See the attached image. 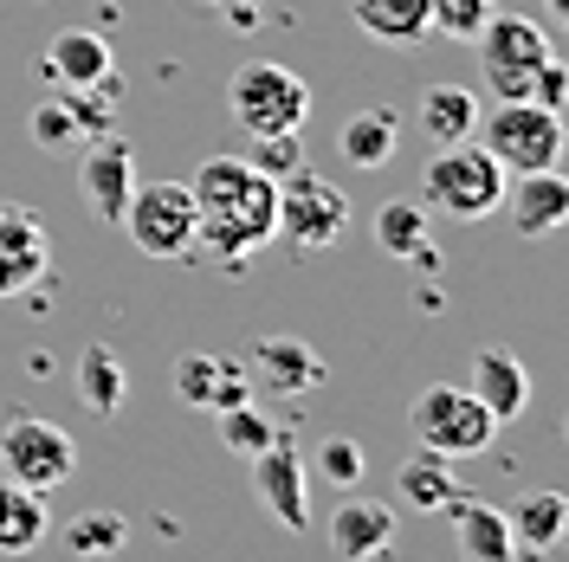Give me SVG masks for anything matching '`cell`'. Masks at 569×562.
<instances>
[{"instance_id":"cell-1","label":"cell","mask_w":569,"mask_h":562,"mask_svg":"<svg viewBox=\"0 0 569 562\" xmlns=\"http://www.w3.org/2000/svg\"><path fill=\"white\" fill-rule=\"evenodd\" d=\"M188 194H194V252L208 259L233 265L266 247L279 227V181L259 175L247 155H208L188 181Z\"/></svg>"},{"instance_id":"cell-2","label":"cell","mask_w":569,"mask_h":562,"mask_svg":"<svg viewBox=\"0 0 569 562\" xmlns=\"http://www.w3.org/2000/svg\"><path fill=\"white\" fill-rule=\"evenodd\" d=\"M505 169L492 162V149L486 142H440V155L427 162L421 175V208L427 213H447V220H486V213H498V201H505Z\"/></svg>"},{"instance_id":"cell-3","label":"cell","mask_w":569,"mask_h":562,"mask_svg":"<svg viewBox=\"0 0 569 562\" xmlns=\"http://www.w3.org/2000/svg\"><path fill=\"white\" fill-rule=\"evenodd\" d=\"M472 137L492 149L505 175H531V169H557L563 162V110L531 104V98H498V110H479Z\"/></svg>"},{"instance_id":"cell-4","label":"cell","mask_w":569,"mask_h":562,"mask_svg":"<svg viewBox=\"0 0 569 562\" xmlns=\"http://www.w3.org/2000/svg\"><path fill=\"white\" fill-rule=\"evenodd\" d=\"M227 110L247 137H272V130H305L311 117V84L279 59H247L227 78Z\"/></svg>"},{"instance_id":"cell-5","label":"cell","mask_w":569,"mask_h":562,"mask_svg":"<svg viewBox=\"0 0 569 562\" xmlns=\"http://www.w3.org/2000/svg\"><path fill=\"white\" fill-rule=\"evenodd\" d=\"M408 426H415V446H433V453H447V459L486 453L492 433H498V421L486 414V401H479L466 382L421 388L415 408H408Z\"/></svg>"},{"instance_id":"cell-6","label":"cell","mask_w":569,"mask_h":562,"mask_svg":"<svg viewBox=\"0 0 569 562\" xmlns=\"http://www.w3.org/2000/svg\"><path fill=\"white\" fill-rule=\"evenodd\" d=\"M472 46H479V71H486L492 98H531L537 66L557 52V39L543 33L531 13H486Z\"/></svg>"},{"instance_id":"cell-7","label":"cell","mask_w":569,"mask_h":562,"mask_svg":"<svg viewBox=\"0 0 569 562\" xmlns=\"http://www.w3.org/2000/svg\"><path fill=\"white\" fill-rule=\"evenodd\" d=\"M343 227H350V194L337 188V181L311 175V169H291L279 181V233L291 252H323L343 240Z\"/></svg>"},{"instance_id":"cell-8","label":"cell","mask_w":569,"mask_h":562,"mask_svg":"<svg viewBox=\"0 0 569 562\" xmlns=\"http://www.w3.org/2000/svg\"><path fill=\"white\" fill-rule=\"evenodd\" d=\"M123 233H130V247L142 259H188L194 252V194H188V181H149L137 194L123 201V220H117Z\"/></svg>"},{"instance_id":"cell-9","label":"cell","mask_w":569,"mask_h":562,"mask_svg":"<svg viewBox=\"0 0 569 562\" xmlns=\"http://www.w3.org/2000/svg\"><path fill=\"white\" fill-rule=\"evenodd\" d=\"M0 472L52 498L71 472H78V446H71V433L59 421H46V414H13V421L0 426Z\"/></svg>"},{"instance_id":"cell-10","label":"cell","mask_w":569,"mask_h":562,"mask_svg":"<svg viewBox=\"0 0 569 562\" xmlns=\"http://www.w3.org/2000/svg\"><path fill=\"white\" fill-rule=\"evenodd\" d=\"M78 194H84V213L117 227L123 220V201L137 194V149L117 137V130H98V137L78 142Z\"/></svg>"},{"instance_id":"cell-11","label":"cell","mask_w":569,"mask_h":562,"mask_svg":"<svg viewBox=\"0 0 569 562\" xmlns=\"http://www.w3.org/2000/svg\"><path fill=\"white\" fill-rule=\"evenodd\" d=\"M52 265V227L20 201H0V298H27Z\"/></svg>"},{"instance_id":"cell-12","label":"cell","mask_w":569,"mask_h":562,"mask_svg":"<svg viewBox=\"0 0 569 562\" xmlns=\"http://www.w3.org/2000/svg\"><path fill=\"white\" fill-rule=\"evenodd\" d=\"M176 401L181 408H194V414H220V408H233V401H252V375L247 362H233V355H208V350H188L176 362Z\"/></svg>"},{"instance_id":"cell-13","label":"cell","mask_w":569,"mask_h":562,"mask_svg":"<svg viewBox=\"0 0 569 562\" xmlns=\"http://www.w3.org/2000/svg\"><path fill=\"white\" fill-rule=\"evenodd\" d=\"M498 208L511 213L518 240H550V233H563V220H569V181H563V169H531V175H511V181H505V201H498Z\"/></svg>"},{"instance_id":"cell-14","label":"cell","mask_w":569,"mask_h":562,"mask_svg":"<svg viewBox=\"0 0 569 562\" xmlns=\"http://www.w3.org/2000/svg\"><path fill=\"white\" fill-rule=\"evenodd\" d=\"M252 498L279 518L284 530H311V511H305V459L291 453V440H272L266 453H252Z\"/></svg>"},{"instance_id":"cell-15","label":"cell","mask_w":569,"mask_h":562,"mask_svg":"<svg viewBox=\"0 0 569 562\" xmlns=\"http://www.w3.org/2000/svg\"><path fill=\"white\" fill-rule=\"evenodd\" d=\"M247 375H252V388H266V394H311L330 369H323V355L311 350V343H298V337H259L247 350Z\"/></svg>"},{"instance_id":"cell-16","label":"cell","mask_w":569,"mask_h":562,"mask_svg":"<svg viewBox=\"0 0 569 562\" xmlns=\"http://www.w3.org/2000/svg\"><path fill=\"white\" fill-rule=\"evenodd\" d=\"M395 504H382V498H343L337 511H330V550L343 562H369V556H382L395 543Z\"/></svg>"},{"instance_id":"cell-17","label":"cell","mask_w":569,"mask_h":562,"mask_svg":"<svg viewBox=\"0 0 569 562\" xmlns=\"http://www.w3.org/2000/svg\"><path fill=\"white\" fill-rule=\"evenodd\" d=\"M110 71H117V52H110V39L91 33V27H66V33L46 46V78H52L59 91H91V84H104Z\"/></svg>"},{"instance_id":"cell-18","label":"cell","mask_w":569,"mask_h":562,"mask_svg":"<svg viewBox=\"0 0 569 562\" xmlns=\"http://www.w3.org/2000/svg\"><path fill=\"white\" fill-rule=\"evenodd\" d=\"M466 388L486 401V414H492L498 426L518 421V414L531 408V369H525L511 350H498V343L472 355V375H466Z\"/></svg>"},{"instance_id":"cell-19","label":"cell","mask_w":569,"mask_h":562,"mask_svg":"<svg viewBox=\"0 0 569 562\" xmlns=\"http://www.w3.org/2000/svg\"><path fill=\"white\" fill-rule=\"evenodd\" d=\"M447 518H453V543H460L466 562L518 556V550H511V524H505V504L472 498V492H453V498H447Z\"/></svg>"},{"instance_id":"cell-20","label":"cell","mask_w":569,"mask_h":562,"mask_svg":"<svg viewBox=\"0 0 569 562\" xmlns=\"http://www.w3.org/2000/svg\"><path fill=\"white\" fill-rule=\"evenodd\" d=\"M337 149H343L350 169H389L395 149H401V117H395L389 104H362L356 117H343Z\"/></svg>"},{"instance_id":"cell-21","label":"cell","mask_w":569,"mask_h":562,"mask_svg":"<svg viewBox=\"0 0 569 562\" xmlns=\"http://www.w3.org/2000/svg\"><path fill=\"white\" fill-rule=\"evenodd\" d=\"M505 524H511V550L550 556V550L563 543V530H569V498L563 492H525L511 511H505Z\"/></svg>"},{"instance_id":"cell-22","label":"cell","mask_w":569,"mask_h":562,"mask_svg":"<svg viewBox=\"0 0 569 562\" xmlns=\"http://www.w3.org/2000/svg\"><path fill=\"white\" fill-rule=\"evenodd\" d=\"M46 530H52L46 492H33V485H20V479L0 472V556H27V550H39Z\"/></svg>"},{"instance_id":"cell-23","label":"cell","mask_w":569,"mask_h":562,"mask_svg":"<svg viewBox=\"0 0 569 562\" xmlns=\"http://www.w3.org/2000/svg\"><path fill=\"white\" fill-rule=\"evenodd\" d=\"M453 492H460L453 459L433 453V446H415V453L395 465V498H401L408 511H447V498Z\"/></svg>"},{"instance_id":"cell-24","label":"cell","mask_w":569,"mask_h":562,"mask_svg":"<svg viewBox=\"0 0 569 562\" xmlns=\"http://www.w3.org/2000/svg\"><path fill=\"white\" fill-rule=\"evenodd\" d=\"M427 220H433V213H427L415 194H401V201H382V208H376V247L389 252V259H415V265H433V233H427Z\"/></svg>"},{"instance_id":"cell-25","label":"cell","mask_w":569,"mask_h":562,"mask_svg":"<svg viewBox=\"0 0 569 562\" xmlns=\"http://www.w3.org/2000/svg\"><path fill=\"white\" fill-rule=\"evenodd\" d=\"M78 401L98 414V421H110V414H123V401H130V369H123V355L104 350V343H91V350L78 355Z\"/></svg>"},{"instance_id":"cell-26","label":"cell","mask_w":569,"mask_h":562,"mask_svg":"<svg viewBox=\"0 0 569 562\" xmlns=\"http://www.w3.org/2000/svg\"><path fill=\"white\" fill-rule=\"evenodd\" d=\"M350 20L376 39V46L408 52V46L427 39V0H350Z\"/></svg>"},{"instance_id":"cell-27","label":"cell","mask_w":569,"mask_h":562,"mask_svg":"<svg viewBox=\"0 0 569 562\" xmlns=\"http://www.w3.org/2000/svg\"><path fill=\"white\" fill-rule=\"evenodd\" d=\"M415 123H421L427 142H460L479 130V98L466 84H427L421 104H415Z\"/></svg>"},{"instance_id":"cell-28","label":"cell","mask_w":569,"mask_h":562,"mask_svg":"<svg viewBox=\"0 0 569 562\" xmlns=\"http://www.w3.org/2000/svg\"><path fill=\"white\" fill-rule=\"evenodd\" d=\"M213 421H220V446H227L233 459H252V453H266V446L279 440V426L266 421L252 401H233V408H220Z\"/></svg>"},{"instance_id":"cell-29","label":"cell","mask_w":569,"mask_h":562,"mask_svg":"<svg viewBox=\"0 0 569 562\" xmlns=\"http://www.w3.org/2000/svg\"><path fill=\"white\" fill-rule=\"evenodd\" d=\"M123 543H130L123 511H84V518H71L66 524V550L71 556H110V550H123Z\"/></svg>"},{"instance_id":"cell-30","label":"cell","mask_w":569,"mask_h":562,"mask_svg":"<svg viewBox=\"0 0 569 562\" xmlns=\"http://www.w3.org/2000/svg\"><path fill=\"white\" fill-rule=\"evenodd\" d=\"M362 472H369V453H362V440L350 433H330L318 446V479L323 485H337V492H356L362 485Z\"/></svg>"},{"instance_id":"cell-31","label":"cell","mask_w":569,"mask_h":562,"mask_svg":"<svg viewBox=\"0 0 569 562\" xmlns=\"http://www.w3.org/2000/svg\"><path fill=\"white\" fill-rule=\"evenodd\" d=\"M27 137L39 149H78L84 130H78V117H71V98H39L33 117H27Z\"/></svg>"},{"instance_id":"cell-32","label":"cell","mask_w":569,"mask_h":562,"mask_svg":"<svg viewBox=\"0 0 569 562\" xmlns=\"http://www.w3.org/2000/svg\"><path fill=\"white\" fill-rule=\"evenodd\" d=\"M492 0H427V33H447V39H472L486 27Z\"/></svg>"},{"instance_id":"cell-33","label":"cell","mask_w":569,"mask_h":562,"mask_svg":"<svg viewBox=\"0 0 569 562\" xmlns=\"http://www.w3.org/2000/svg\"><path fill=\"white\" fill-rule=\"evenodd\" d=\"M259 175L284 181L291 169H305V155H298V130H272V137H252V155H247Z\"/></svg>"},{"instance_id":"cell-34","label":"cell","mask_w":569,"mask_h":562,"mask_svg":"<svg viewBox=\"0 0 569 562\" xmlns=\"http://www.w3.org/2000/svg\"><path fill=\"white\" fill-rule=\"evenodd\" d=\"M563 98H569V71H563V59L550 52V59L537 66V78H531V104H550V110H563Z\"/></svg>"}]
</instances>
